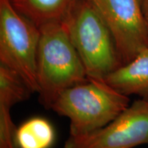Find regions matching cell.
<instances>
[{"label": "cell", "instance_id": "7", "mask_svg": "<svg viewBox=\"0 0 148 148\" xmlns=\"http://www.w3.org/2000/svg\"><path fill=\"white\" fill-rule=\"evenodd\" d=\"M105 81L124 95L148 97V47L109 74Z\"/></svg>", "mask_w": 148, "mask_h": 148}, {"label": "cell", "instance_id": "1", "mask_svg": "<svg viewBox=\"0 0 148 148\" xmlns=\"http://www.w3.org/2000/svg\"><path fill=\"white\" fill-rule=\"evenodd\" d=\"M36 58L40 101L49 109L63 91L88 79L79 54L62 21L40 27Z\"/></svg>", "mask_w": 148, "mask_h": 148}, {"label": "cell", "instance_id": "12", "mask_svg": "<svg viewBox=\"0 0 148 148\" xmlns=\"http://www.w3.org/2000/svg\"><path fill=\"white\" fill-rule=\"evenodd\" d=\"M142 5H143L144 15L148 24V0H142Z\"/></svg>", "mask_w": 148, "mask_h": 148}, {"label": "cell", "instance_id": "5", "mask_svg": "<svg viewBox=\"0 0 148 148\" xmlns=\"http://www.w3.org/2000/svg\"><path fill=\"white\" fill-rule=\"evenodd\" d=\"M114 37L123 64L148 47V24L142 0H88Z\"/></svg>", "mask_w": 148, "mask_h": 148}, {"label": "cell", "instance_id": "3", "mask_svg": "<svg viewBox=\"0 0 148 148\" xmlns=\"http://www.w3.org/2000/svg\"><path fill=\"white\" fill-rule=\"evenodd\" d=\"M62 22L88 79L105 80L123 64L109 27L88 0H76Z\"/></svg>", "mask_w": 148, "mask_h": 148}, {"label": "cell", "instance_id": "8", "mask_svg": "<svg viewBox=\"0 0 148 148\" xmlns=\"http://www.w3.org/2000/svg\"><path fill=\"white\" fill-rule=\"evenodd\" d=\"M21 14L37 27L62 21L76 0H10Z\"/></svg>", "mask_w": 148, "mask_h": 148}, {"label": "cell", "instance_id": "2", "mask_svg": "<svg viewBox=\"0 0 148 148\" xmlns=\"http://www.w3.org/2000/svg\"><path fill=\"white\" fill-rule=\"evenodd\" d=\"M129 105V96L105 80L87 79L63 91L49 109L68 118L69 136L78 137L107 125Z\"/></svg>", "mask_w": 148, "mask_h": 148}, {"label": "cell", "instance_id": "11", "mask_svg": "<svg viewBox=\"0 0 148 148\" xmlns=\"http://www.w3.org/2000/svg\"><path fill=\"white\" fill-rule=\"evenodd\" d=\"M16 129L11 115V109L0 106V148H18Z\"/></svg>", "mask_w": 148, "mask_h": 148}, {"label": "cell", "instance_id": "9", "mask_svg": "<svg viewBox=\"0 0 148 148\" xmlns=\"http://www.w3.org/2000/svg\"><path fill=\"white\" fill-rule=\"evenodd\" d=\"M16 138L18 148H50L55 140V131L46 119L33 117L17 127Z\"/></svg>", "mask_w": 148, "mask_h": 148}, {"label": "cell", "instance_id": "10", "mask_svg": "<svg viewBox=\"0 0 148 148\" xmlns=\"http://www.w3.org/2000/svg\"><path fill=\"white\" fill-rule=\"evenodd\" d=\"M32 93L35 92L21 75L0 64V106L12 109L29 99Z\"/></svg>", "mask_w": 148, "mask_h": 148}, {"label": "cell", "instance_id": "6", "mask_svg": "<svg viewBox=\"0 0 148 148\" xmlns=\"http://www.w3.org/2000/svg\"><path fill=\"white\" fill-rule=\"evenodd\" d=\"M143 144H148V97L132 102L98 130L69 136L64 148H134Z\"/></svg>", "mask_w": 148, "mask_h": 148}, {"label": "cell", "instance_id": "4", "mask_svg": "<svg viewBox=\"0 0 148 148\" xmlns=\"http://www.w3.org/2000/svg\"><path fill=\"white\" fill-rule=\"evenodd\" d=\"M40 36V27L17 12L10 0H0V64L21 75L36 93Z\"/></svg>", "mask_w": 148, "mask_h": 148}]
</instances>
